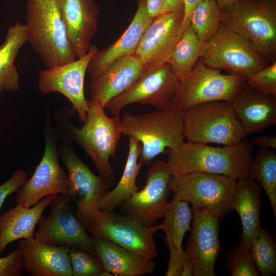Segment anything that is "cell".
Wrapping results in <instances>:
<instances>
[{
    "label": "cell",
    "mask_w": 276,
    "mask_h": 276,
    "mask_svg": "<svg viewBox=\"0 0 276 276\" xmlns=\"http://www.w3.org/2000/svg\"><path fill=\"white\" fill-rule=\"evenodd\" d=\"M222 14L217 0H202L194 10L190 26L203 43L217 32L221 24Z\"/></svg>",
    "instance_id": "1f68e13d"
},
{
    "label": "cell",
    "mask_w": 276,
    "mask_h": 276,
    "mask_svg": "<svg viewBox=\"0 0 276 276\" xmlns=\"http://www.w3.org/2000/svg\"><path fill=\"white\" fill-rule=\"evenodd\" d=\"M87 119L80 128L70 121L75 111L73 109H60L54 113L58 139L62 142H75L79 145L93 161L98 175L109 188L116 182L115 174L110 164L123 134L121 118L119 115L108 117L104 107L87 100Z\"/></svg>",
    "instance_id": "6da1fadb"
},
{
    "label": "cell",
    "mask_w": 276,
    "mask_h": 276,
    "mask_svg": "<svg viewBox=\"0 0 276 276\" xmlns=\"http://www.w3.org/2000/svg\"><path fill=\"white\" fill-rule=\"evenodd\" d=\"M92 237L96 256L111 275L143 276L153 273L154 259L142 257L110 241Z\"/></svg>",
    "instance_id": "cb8c5ba5"
},
{
    "label": "cell",
    "mask_w": 276,
    "mask_h": 276,
    "mask_svg": "<svg viewBox=\"0 0 276 276\" xmlns=\"http://www.w3.org/2000/svg\"><path fill=\"white\" fill-rule=\"evenodd\" d=\"M2 91H3V90H2V88L0 87V92H1Z\"/></svg>",
    "instance_id": "ee69618b"
},
{
    "label": "cell",
    "mask_w": 276,
    "mask_h": 276,
    "mask_svg": "<svg viewBox=\"0 0 276 276\" xmlns=\"http://www.w3.org/2000/svg\"><path fill=\"white\" fill-rule=\"evenodd\" d=\"M202 0H183V18L182 29L184 31L190 26L192 14L197 6Z\"/></svg>",
    "instance_id": "ab89813d"
},
{
    "label": "cell",
    "mask_w": 276,
    "mask_h": 276,
    "mask_svg": "<svg viewBox=\"0 0 276 276\" xmlns=\"http://www.w3.org/2000/svg\"><path fill=\"white\" fill-rule=\"evenodd\" d=\"M238 0H217L221 10L223 12L232 7Z\"/></svg>",
    "instance_id": "7bdbcfd3"
},
{
    "label": "cell",
    "mask_w": 276,
    "mask_h": 276,
    "mask_svg": "<svg viewBox=\"0 0 276 276\" xmlns=\"http://www.w3.org/2000/svg\"><path fill=\"white\" fill-rule=\"evenodd\" d=\"M166 0H146L147 12L154 18L163 13Z\"/></svg>",
    "instance_id": "60d3db41"
},
{
    "label": "cell",
    "mask_w": 276,
    "mask_h": 276,
    "mask_svg": "<svg viewBox=\"0 0 276 276\" xmlns=\"http://www.w3.org/2000/svg\"><path fill=\"white\" fill-rule=\"evenodd\" d=\"M171 176L166 161L159 159L153 163L147 171L143 188L121 204L125 214L147 227L156 225L157 220L164 217L169 202Z\"/></svg>",
    "instance_id": "2e32d148"
},
{
    "label": "cell",
    "mask_w": 276,
    "mask_h": 276,
    "mask_svg": "<svg viewBox=\"0 0 276 276\" xmlns=\"http://www.w3.org/2000/svg\"><path fill=\"white\" fill-rule=\"evenodd\" d=\"M181 10H183V0H166L163 13Z\"/></svg>",
    "instance_id": "b9f144b4"
},
{
    "label": "cell",
    "mask_w": 276,
    "mask_h": 276,
    "mask_svg": "<svg viewBox=\"0 0 276 276\" xmlns=\"http://www.w3.org/2000/svg\"><path fill=\"white\" fill-rule=\"evenodd\" d=\"M147 69L135 54L116 59L91 79L90 100L104 107L109 100L134 83Z\"/></svg>",
    "instance_id": "ffe728a7"
},
{
    "label": "cell",
    "mask_w": 276,
    "mask_h": 276,
    "mask_svg": "<svg viewBox=\"0 0 276 276\" xmlns=\"http://www.w3.org/2000/svg\"><path fill=\"white\" fill-rule=\"evenodd\" d=\"M26 180L27 173L21 169H17L7 181L0 185V210L6 198L16 192Z\"/></svg>",
    "instance_id": "74e56055"
},
{
    "label": "cell",
    "mask_w": 276,
    "mask_h": 276,
    "mask_svg": "<svg viewBox=\"0 0 276 276\" xmlns=\"http://www.w3.org/2000/svg\"><path fill=\"white\" fill-rule=\"evenodd\" d=\"M248 175L264 190L276 218V154L270 149L259 148L252 159Z\"/></svg>",
    "instance_id": "4dcf8cb0"
},
{
    "label": "cell",
    "mask_w": 276,
    "mask_h": 276,
    "mask_svg": "<svg viewBox=\"0 0 276 276\" xmlns=\"http://www.w3.org/2000/svg\"><path fill=\"white\" fill-rule=\"evenodd\" d=\"M58 153L67 168L71 183L68 197L72 202L77 199L75 214L85 227L110 188L102 177L94 174L79 158L71 143L62 142Z\"/></svg>",
    "instance_id": "5bb4252c"
},
{
    "label": "cell",
    "mask_w": 276,
    "mask_h": 276,
    "mask_svg": "<svg viewBox=\"0 0 276 276\" xmlns=\"http://www.w3.org/2000/svg\"><path fill=\"white\" fill-rule=\"evenodd\" d=\"M55 195L43 198L33 207L17 204L0 216V254L13 241L34 238L35 227Z\"/></svg>",
    "instance_id": "484cf974"
},
{
    "label": "cell",
    "mask_w": 276,
    "mask_h": 276,
    "mask_svg": "<svg viewBox=\"0 0 276 276\" xmlns=\"http://www.w3.org/2000/svg\"><path fill=\"white\" fill-rule=\"evenodd\" d=\"M43 134L45 149L41 160L32 177L16 192L17 204L24 207H31L50 195L61 194L68 197L71 192L68 175L59 163L57 145L59 140L49 113L45 118Z\"/></svg>",
    "instance_id": "ba28073f"
},
{
    "label": "cell",
    "mask_w": 276,
    "mask_h": 276,
    "mask_svg": "<svg viewBox=\"0 0 276 276\" xmlns=\"http://www.w3.org/2000/svg\"><path fill=\"white\" fill-rule=\"evenodd\" d=\"M200 58L209 67L224 70L244 79L269 65L248 43L222 23L205 43Z\"/></svg>",
    "instance_id": "9c48e42d"
},
{
    "label": "cell",
    "mask_w": 276,
    "mask_h": 276,
    "mask_svg": "<svg viewBox=\"0 0 276 276\" xmlns=\"http://www.w3.org/2000/svg\"><path fill=\"white\" fill-rule=\"evenodd\" d=\"M261 195V186L249 175L237 179L234 210L238 214L242 224L239 244L249 249L262 227L260 218Z\"/></svg>",
    "instance_id": "d4e9b609"
},
{
    "label": "cell",
    "mask_w": 276,
    "mask_h": 276,
    "mask_svg": "<svg viewBox=\"0 0 276 276\" xmlns=\"http://www.w3.org/2000/svg\"><path fill=\"white\" fill-rule=\"evenodd\" d=\"M25 25L28 41L47 67L77 58L55 0H28Z\"/></svg>",
    "instance_id": "3957f363"
},
{
    "label": "cell",
    "mask_w": 276,
    "mask_h": 276,
    "mask_svg": "<svg viewBox=\"0 0 276 276\" xmlns=\"http://www.w3.org/2000/svg\"><path fill=\"white\" fill-rule=\"evenodd\" d=\"M28 41L26 26L17 21L9 27L5 41L0 45V87L15 92L19 88V76L15 60L21 47Z\"/></svg>",
    "instance_id": "83f0119b"
},
{
    "label": "cell",
    "mask_w": 276,
    "mask_h": 276,
    "mask_svg": "<svg viewBox=\"0 0 276 276\" xmlns=\"http://www.w3.org/2000/svg\"><path fill=\"white\" fill-rule=\"evenodd\" d=\"M22 256V265L31 276H73L67 246H53L34 238L21 239L18 242Z\"/></svg>",
    "instance_id": "7402d4cb"
},
{
    "label": "cell",
    "mask_w": 276,
    "mask_h": 276,
    "mask_svg": "<svg viewBox=\"0 0 276 276\" xmlns=\"http://www.w3.org/2000/svg\"><path fill=\"white\" fill-rule=\"evenodd\" d=\"M190 203L176 195L167 207L164 221L158 225L159 230L165 233L164 239L166 246L171 245L182 248V241L186 232L191 229L193 217Z\"/></svg>",
    "instance_id": "f1b7e54d"
},
{
    "label": "cell",
    "mask_w": 276,
    "mask_h": 276,
    "mask_svg": "<svg viewBox=\"0 0 276 276\" xmlns=\"http://www.w3.org/2000/svg\"><path fill=\"white\" fill-rule=\"evenodd\" d=\"M253 146L245 139L218 147L183 141L174 150L167 149L166 163L172 176L204 172L237 179L248 175Z\"/></svg>",
    "instance_id": "7a4b0ae2"
},
{
    "label": "cell",
    "mask_w": 276,
    "mask_h": 276,
    "mask_svg": "<svg viewBox=\"0 0 276 276\" xmlns=\"http://www.w3.org/2000/svg\"><path fill=\"white\" fill-rule=\"evenodd\" d=\"M49 205L50 213L47 217L41 216L34 238L51 245L67 246L95 253L93 237L74 213L69 197L56 194Z\"/></svg>",
    "instance_id": "4fadbf2b"
},
{
    "label": "cell",
    "mask_w": 276,
    "mask_h": 276,
    "mask_svg": "<svg viewBox=\"0 0 276 276\" xmlns=\"http://www.w3.org/2000/svg\"><path fill=\"white\" fill-rule=\"evenodd\" d=\"M182 110L174 104L142 114L125 112L121 119L123 134L137 139L142 146L139 162L150 165L154 158L176 149L183 141Z\"/></svg>",
    "instance_id": "277c9868"
},
{
    "label": "cell",
    "mask_w": 276,
    "mask_h": 276,
    "mask_svg": "<svg viewBox=\"0 0 276 276\" xmlns=\"http://www.w3.org/2000/svg\"><path fill=\"white\" fill-rule=\"evenodd\" d=\"M182 134L187 142L223 145L240 142L245 136L231 103L214 101L182 110Z\"/></svg>",
    "instance_id": "8992f818"
},
{
    "label": "cell",
    "mask_w": 276,
    "mask_h": 276,
    "mask_svg": "<svg viewBox=\"0 0 276 276\" xmlns=\"http://www.w3.org/2000/svg\"><path fill=\"white\" fill-rule=\"evenodd\" d=\"M236 184V179L226 175L196 172L171 176L169 187L175 195L222 220L234 210Z\"/></svg>",
    "instance_id": "52a82bcc"
},
{
    "label": "cell",
    "mask_w": 276,
    "mask_h": 276,
    "mask_svg": "<svg viewBox=\"0 0 276 276\" xmlns=\"http://www.w3.org/2000/svg\"><path fill=\"white\" fill-rule=\"evenodd\" d=\"M204 44L190 26L184 31L168 62L180 81L187 77L194 68Z\"/></svg>",
    "instance_id": "f546056e"
},
{
    "label": "cell",
    "mask_w": 276,
    "mask_h": 276,
    "mask_svg": "<svg viewBox=\"0 0 276 276\" xmlns=\"http://www.w3.org/2000/svg\"><path fill=\"white\" fill-rule=\"evenodd\" d=\"M129 149L123 173L117 186L100 199L98 208L105 212H112L132 194L139 190L136 185V177L143 164L138 162L142 151V146L139 141L128 136Z\"/></svg>",
    "instance_id": "4316f807"
},
{
    "label": "cell",
    "mask_w": 276,
    "mask_h": 276,
    "mask_svg": "<svg viewBox=\"0 0 276 276\" xmlns=\"http://www.w3.org/2000/svg\"><path fill=\"white\" fill-rule=\"evenodd\" d=\"M253 261L262 276L276 273V241L273 233L261 227L249 247Z\"/></svg>",
    "instance_id": "d6a6232c"
},
{
    "label": "cell",
    "mask_w": 276,
    "mask_h": 276,
    "mask_svg": "<svg viewBox=\"0 0 276 276\" xmlns=\"http://www.w3.org/2000/svg\"><path fill=\"white\" fill-rule=\"evenodd\" d=\"M207 66L199 58L190 74L181 81L173 104L182 111L196 104L225 101L232 103L245 83L244 78L224 75Z\"/></svg>",
    "instance_id": "30bf717a"
},
{
    "label": "cell",
    "mask_w": 276,
    "mask_h": 276,
    "mask_svg": "<svg viewBox=\"0 0 276 276\" xmlns=\"http://www.w3.org/2000/svg\"><path fill=\"white\" fill-rule=\"evenodd\" d=\"M68 258L73 276H111L94 252L71 247Z\"/></svg>",
    "instance_id": "836d02e7"
},
{
    "label": "cell",
    "mask_w": 276,
    "mask_h": 276,
    "mask_svg": "<svg viewBox=\"0 0 276 276\" xmlns=\"http://www.w3.org/2000/svg\"><path fill=\"white\" fill-rule=\"evenodd\" d=\"M193 217L185 251L193 276H215V265L221 248L219 219L204 208L192 205Z\"/></svg>",
    "instance_id": "e0dca14e"
},
{
    "label": "cell",
    "mask_w": 276,
    "mask_h": 276,
    "mask_svg": "<svg viewBox=\"0 0 276 276\" xmlns=\"http://www.w3.org/2000/svg\"><path fill=\"white\" fill-rule=\"evenodd\" d=\"M226 268L232 276L260 275L249 249L241 244L227 251Z\"/></svg>",
    "instance_id": "e575fe53"
},
{
    "label": "cell",
    "mask_w": 276,
    "mask_h": 276,
    "mask_svg": "<svg viewBox=\"0 0 276 276\" xmlns=\"http://www.w3.org/2000/svg\"><path fill=\"white\" fill-rule=\"evenodd\" d=\"M250 143L260 149H276V135H260L253 137Z\"/></svg>",
    "instance_id": "f35d334b"
},
{
    "label": "cell",
    "mask_w": 276,
    "mask_h": 276,
    "mask_svg": "<svg viewBox=\"0 0 276 276\" xmlns=\"http://www.w3.org/2000/svg\"><path fill=\"white\" fill-rule=\"evenodd\" d=\"M179 84V80L168 63L147 68L131 86L109 100L104 108L113 116L119 115L124 107L134 103L163 109L173 104Z\"/></svg>",
    "instance_id": "7c38bea8"
},
{
    "label": "cell",
    "mask_w": 276,
    "mask_h": 276,
    "mask_svg": "<svg viewBox=\"0 0 276 276\" xmlns=\"http://www.w3.org/2000/svg\"><path fill=\"white\" fill-rule=\"evenodd\" d=\"M77 58L86 54L98 29L100 9L95 0H55Z\"/></svg>",
    "instance_id": "d6986e66"
},
{
    "label": "cell",
    "mask_w": 276,
    "mask_h": 276,
    "mask_svg": "<svg viewBox=\"0 0 276 276\" xmlns=\"http://www.w3.org/2000/svg\"><path fill=\"white\" fill-rule=\"evenodd\" d=\"M231 103L245 136L261 132L276 123V97L260 92L245 83Z\"/></svg>",
    "instance_id": "603a6c76"
},
{
    "label": "cell",
    "mask_w": 276,
    "mask_h": 276,
    "mask_svg": "<svg viewBox=\"0 0 276 276\" xmlns=\"http://www.w3.org/2000/svg\"><path fill=\"white\" fill-rule=\"evenodd\" d=\"M23 268L22 252L19 247L0 257V276H22Z\"/></svg>",
    "instance_id": "8d00e7d4"
},
{
    "label": "cell",
    "mask_w": 276,
    "mask_h": 276,
    "mask_svg": "<svg viewBox=\"0 0 276 276\" xmlns=\"http://www.w3.org/2000/svg\"><path fill=\"white\" fill-rule=\"evenodd\" d=\"M93 237L110 241L149 259L158 255L153 234L157 225L148 227L126 214L98 210L85 225Z\"/></svg>",
    "instance_id": "8fae6325"
},
{
    "label": "cell",
    "mask_w": 276,
    "mask_h": 276,
    "mask_svg": "<svg viewBox=\"0 0 276 276\" xmlns=\"http://www.w3.org/2000/svg\"><path fill=\"white\" fill-rule=\"evenodd\" d=\"M136 2V11L123 34L108 48L98 50L91 59L87 68L91 79L101 75L116 59L135 54L145 30L153 20L148 13L146 0Z\"/></svg>",
    "instance_id": "44dd1931"
},
{
    "label": "cell",
    "mask_w": 276,
    "mask_h": 276,
    "mask_svg": "<svg viewBox=\"0 0 276 276\" xmlns=\"http://www.w3.org/2000/svg\"><path fill=\"white\" fill-rule=\"evenodd\" d=\"M245 83L263 94L276 97V60L245 79Z\"/></svg>",
    "instance_id": "d590c367"
},
{
    "label": "cell",
    "mask_w": 276,
    "mask_h": 276,
    "mask_svg": "<svg viewBox=\"0 0 276 276\" xmlns=\"http://www.w3.org/2000/svg\"><path fill=\"white\" fill-rule=\"evenodd\" d=\"M183 10L163 13L145 30L135 54L147 68L168 62L183 31Z\"/></svg>",
    "instance_id": "ac0fdd59"
},
{
    "label": "cell",
    "mask_w": 276,
    "mask_h": 276,
    "mask_svg": "<svg viewBox=\"0 0 276 276\" xmlns=\"http://www.w3.org/2000/svg\"><path fill=\"white\" fill-rule=\"evenodd\" d=\"M98 49L91 44L86 54L69 63L47 67L39 72L38 88L46 95L58 92L72 103L79 120L87 119V103L84 93V82L88 65Z\"/></svg>",
    "instance_id": "9a60e30c"
},
{
    "label": "cell",
    "mask_w": 276,
    "mask_h": 276,
    "mask_svg": "<svg viewBox=\"0 0 276 276\" xmlns=\"http://www.w3.org/2000/svg\"><path fill=\"white\" fill-rule=\"evenodd\" d=\"M221 23L267 61L276 57V0H238L222 12Z\"/></svg>",
    "instance_id": "5b68a950"
}]
</instances>
